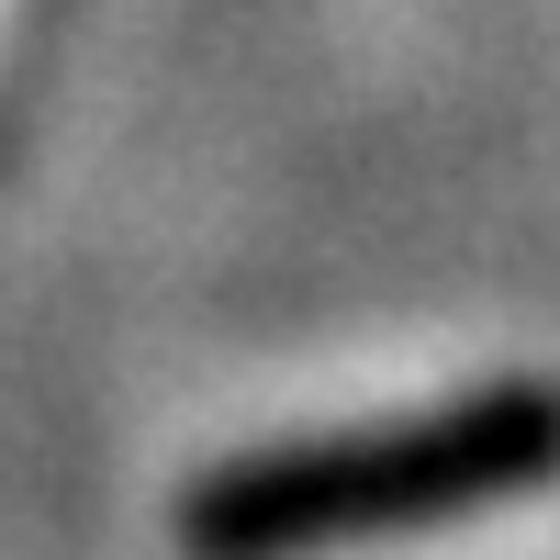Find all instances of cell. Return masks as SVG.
Returning a JSON list of instances; mask_svg holds the SVG:
<instances>
[{"label":"cell","instance_id":"6da1fadb","mask_svg":"<svg viewBox=\"0 0 560 560\" xmlns=\"http://www.w3.org/2000/svg\"><path fill=\"white\" fill-rule=\"evenodd\" d=\"M560 482V382L516 370V382L448 393L427 415H382V427H325L280 438L202 471L179 493V549L191 560H325L359 538L493 516Z\"/></svg>","mask_w":560,"mask_h":560}]
</instances>
